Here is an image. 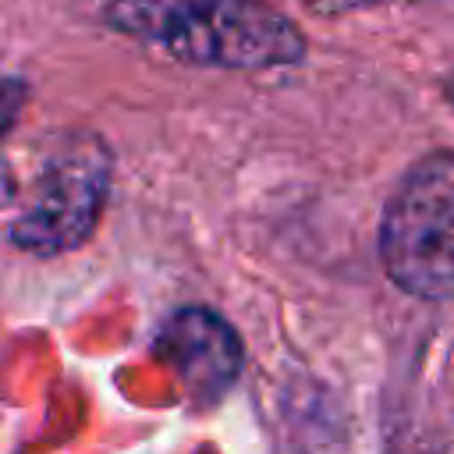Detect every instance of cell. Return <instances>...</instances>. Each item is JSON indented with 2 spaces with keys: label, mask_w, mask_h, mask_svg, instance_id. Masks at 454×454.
I'll use <instances>...</instances> for the list:
<instances>
[{
  "label": "cell",
  "mask_w": 454,
  "mask_h": 454,
  "mask_svg": "<svg viewBox=\"0 0 454 454\" xmlns=\"http://www.w3.org/2000/svg\"><path fill=\"white\" fill-rule=\"evenodd\" d=\"M103 21L192 67L266 71L305 60L301 28L266 0H110Z\"/></svg>",
  "instance_id": "cell-1"
},
{
  "label": "cell",
  "mask_w": 454,
  "mask_h": 454,
  "mask_svg": "<svg viewBox=\"0 0 454 454\" xmlns=\"http://www.w3.org/2000/svg\"><path fill=\"white\" fill-rule=\"evenodd\" d=\"M153 351L160 355V362L170 365L177 387L195 408L220 404L245 362L238 330L202 305L177 309L163 323Z\"/></svg>",
  "instance_id": "cell-4"
},
{
  "label": "cell",
  "mask_w": 454,
  "mask_h": 454,
  "mask_svg": "<svg viewBox=\"0 0 454 454\" xmlns=\"http://www.w3.org/2000/svg\"><path fill=\"white\" fill-rule=\"evenodd\" d=\"M301 4L312 7L316 14H348V11L380 7V4H394V0H301Z\"/></svg>",
  "instance_id": "cell-5"
},
{
  "label": "cell",
  "mask_w": 454,
  "mask_h": 454,
  "mask_svg": "<svg viewBox=\"0 0 454 454\" xmlns=\"http://www.w3.org/2000/svg\"><path fill=\"white\" fill-rule=\"evenodd\" d=\"M18 199V181H14V170H11V163L4 160V153H0V209L4 206H11Z\"/></svg>",
  "instance_id": "cell-6"
},
{
  "label": "cell",
  "mask_w": 454,
  "mask_h": 454,
  "mask_svg": "<svg viewBox=\"0 0 454 454\" xmlns=\"http://www.w3.org/2000/svg\"><path fill=\"white\" fill-rule=\"evenodd\" d=\"M380 262L411 298H454V153L422 156L380 220Z\"/></svg>",
  "instance_id": "cell-2"
},
{
  "label": "cell",
  "mask_w": 454,
  "mask_h": 454,
  "mask_svg": "<svg viewBox=\"0 0 454 454\" xmlns=\"http://www.w3.org/2000/svg\"><path fill=\"white\" fill-rule=\"evenodd\" d=\"M110 174L114 156L99 135L82 131L71 135L43 167L35 199L28 213H21L7 238L18 252L53 259L64 252L82 248L110 199Z\"/></svg>",
  "instance_id": "cell-3"
}]
</instances>
